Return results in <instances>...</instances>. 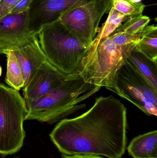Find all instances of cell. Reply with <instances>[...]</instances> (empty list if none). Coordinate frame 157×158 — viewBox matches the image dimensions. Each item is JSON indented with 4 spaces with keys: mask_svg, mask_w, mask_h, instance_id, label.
Here are the masks:
<instances>
[{
    "mask_svg": "<svg viewBox=\"0 0 157 158\" xmlns=\"http://www.w3.org/2000/svg\"><path fill=\"white\" fill-rule=\"evenodd\" d=\"M127 110L114 97L100 96L76 118L61 120L49 134L60 152L121 158L127 145Z\"/></svg>",
    "mask_w": 157,
    "mask_h": 158,
    "instance_id": "1",
    "label": "cell"
},
{
    "mask_svg": "<svg viewBox=\"0 0 157 158\" xmlns=\"http://www.w3.org/2000/svg\"><path fill=\"white\" fill-rule=\"evenodd\" d=\"M142 31L134 34L112 33L103 39L90 54L83 57L73 74L79 76L85 82L109 90L116 73L135 49Z\"/></svg>",
    "mask_w": 157,
    "mask_h": 158,
    "instance_id": "2",
    "label": "cell"
},
{
    "mask_svg": "<svg viewBox=\"0 0 157 158\" xmlns=\"http://www.w3.org/2000/svg\"><path fill=\"white\" fill-rule=\"evenodd\" d=\"M99 86L85 82L79 76L68 75L61 84L27 107L25 120L52 124L83 108L79 103L99 91Z\"/></svg>",
    "mask_w": 157,
    "mask_h": 158,
    "instance_id": "3",
    "label": "cell"
},
{
    "mask_svg": "<svg viewBox=\"0 0 157 158\" xmlns=\"http://www.w3.org/2000/svg\"><path fill=\"white\" fill-rule=\"evenodd\" d=\"M37 37L47 61L66 76L77 70L88 49L59 20L43 28Z\"/></svg>",
    "mask_w": 157,
    "mask_h": 158,
    "instance_id": "4",
    "label": "cell"
},
{
    "mask_svg": "<svg viewBox=\"0 0 157 158\" xmlns=\"http://www.w3.org/2000/svg\"><path fill=\"white\" fill-rule=\"evenodd\" d=\"M27 108L19 91L0 82V154L19 151L26 131L23 123Z\"/></svg>",
    "mask_w": 157,
    "mask_h": 158,
    "instance_id": "5",
    "label": "cell"
},
{
    "mask_svg": "<svg viewBox=\"0 0 157 158\" xmlns=\"http://www.w3.org/2000/svg\"><path fill=\"white\" fill-rule=\"evenodd\" d=\"M110 91L135 105L149 116H157V90L126 59L116 73Z\"/></svg>",
    "mask_w": 157,
    "mask_h": 158,
    "instance_id": "6",
    "label": "cell"
},
{
    "mask_svg": "<svg viewBox=\"0 0 157 158\" xmlns=\"http://www.w3.org/2000/svg\"><path fill=\"white\" fill-rule=\"evenodd\" d=\"M112 6L110 0H91L67 10L59 20L88 48L102 16L109 13Z\"/></svg>",
    "mask_w": 157,
    "mask_h": 158,
    "instance_id": "7",
    "label": "cell"
},
{
    "mask_svg": "<svg viewBox=\"0 0 157 158\" xmlns=\"http://www.w3.org/2000/svg\"><path fill=\"white\" fill-rule=\"evenodd\" d=\"M91 0H32L28 10L29 28L36 35L59 20L67 10Z\"/></svg>",
    "mask_w": 157,
    "mask_h": 158,
    "instance_id": "8",
    "label": "cell"
},
{
    "mask_svg": "<svg viewBox=\"0 0 157 158\" xmlns=\"http://www.w3.org/2000/svg\"><path fill=\"white\" fill-rule=\"evenodd\" d=\"M37 37L29 28L28 11L10 14L0 19V53L24 47Z\"/></svg>",
    "mask_w": 157,
    "mask_h": 158,
    "instance_id": "9",
    "label": "cell"
},
{
    "mask_svg": "<svg viewBox=\"0 0 157 158\" xmlns=\"http://www.w3.org/2000/svg\"><path fill=\"white\" fill-rule=\"evenodd\" d=\"M66 77L48 61L41 65L23 88V98L27 108L60 85Z\"/></svg>",
    "mask_w": 157,
    "mask_h": 158,
    "instance_id": "10",
    "label": "cell"
},
{
    "mask_svg": "<svg viewBox=\"0 0 157 158\" xmlns=\"http://www.w3.org/2000/svg\"><path fill=\"white\" fill-rule=\"evenodd\" d=\"M13 51L23 71L25 86L35 71L48 61L41 48L38 37L29 44Z\"/></svg>",
    "mask_w": 157,
    "mask_h": 158,
    "instance_id": "11",
    "label": "cell"
},
{
    "mask_svg": "<svg viewBox=\"0 0 157 158\" xmlns=\"http://www.w3.org/2000/svg\"><path fill=\"white\" fill-rule=\"evenodd\" d=\"M128 153L134 158H157L156 130L134 138L127 148Z\"/></svg>",
    "mask_w": 157,
    "mask_h": 158,
    "instance_id": "12",
    "label": "cell"
},
{
    "mask_svg": "<svg viewBox=\"0 0 157 158\" xmlns=\"http://www.w3.org/2000/svg\"><path fill=\"white\" fill-rule=\"evenodd\" d=\"M127 20L128 19L124 15L117 11L112 6L107 20L101 27L98 28L97 35L90 44L85 56L90 54L100 41L111 35L123 22Z\"/></svg>",
    "mask_w": 157,
    "mask_h": 158,
    "instance_id": "13",
    "label": "cell"
},
{
    "mask_svg": "<svg viewBox=\"0 0 157 158\" xmlns=\"http://www.w3.org/2000/svg\"><path fill=\"white\" fill-rule=\"evenodd\" d=\"M157 90V63L135 49L127 58Z\"/></svg>",
    "mask_w": 157,
    "mask_h": 158,
    "instance_id": "14",
    "label": "cell"
},
{
    "mask_svg": "<svg viewBox=\"0 0 157 158\" xmlns=\"http://www.w3.org/2000/svg\"><path fill=\"white\" fill-rule=\"evenodd\" d=\"M135 50L157 63V27L155 25L147 26L142 31L141 39Z\"/></svg>",
    "mask_w": 157,
    "mask_h": 158,
    "instance_id": "15",
    "label": "cell"
},
{
    "mask_svg": "<svg viewBox=\"0 0 157 158\" xmlns=\"http://www.w3.org/2000/svg\"><path fill=\"white\" fill-rule=\"evenodd\" d=\"M1 54L5 55L7 58V69L5 82L10 87L19 91L25 87L23 71L13 51H3Z\"/></svg>",
    "mask_w": 157,
    "mask_h": 158,
    "instance_id": "16",
    "label": "cell"
},
{
    "mask_svg": "<svg viewBox=\"0 0 157 158\" xmlns=\"http://www.w3.org/2000/svg\"><path fill=\"white\" fill-rule=\"evenodd\" d=\"M112 6L127 17L134 18L143 15L146 6L143 3H134L131 0H110Z\"/></svg>",
    "mask_w": 157,
    "mask_h": 158,
    "instance_id": "17",
    "label": "cell"
},
{
    "mask_svg": "<svg viewBox=\"0 0 157 158\" xmlns=\"http://www.w3.org/2000/svg\"><path fill=\"white\" fill-rule=\"evenodd\" d=\"M149 17L145 15L139 16L132 19H130L124 21L123 24L119 26L112 33L117 32L134 34L140 32L148 25L150 21Z\"/></svg>",
    "mask_w": 157,
    "mask_h": 158,
    "instance_id": "18",
    "label": "cell"
},
{
    "mask_svg": "<svg viewBox=\"0 0 157 158\" xmlns=\"http://www.w3.org/2000/svg\"><path fill=\"white\" fill-rule=\"evenodd\" d=\"M20 0H1L0 19L11 13L13 8Z\"/></svg>",
    "mask_w": 157,
    "mask_h": 158,
    "instance_id": "19",
    "label": "cell"
},
{
    "mask_svg": "<svg viewBox=\"0 0 157 158\" xmlns=\"http://www.w3.org/2000/svg\"><path fill=\"white\" fill-rule=\"evenodd\" d=\"M32 0H20L14 6L10 14H18L28 11Z\"/></svg>",
    "mask_w": 157,
    "mask_h": 158,
    "instance_id": "20",
    "label": "cell"
},
{
    "mask_svg": "<svg viewBox=\"0 0 157 158\" xmlns=\"http://www.w3.org/2000/svg\"><path fill=\"white\" fill-rule=\"evenodd\" d=\"M61 158H105L101 156L91 155H66L63 154Z\"/></svg>",
    "mask_w": 157,
    "mask_h": 158,
    "instance_id": "21",
    "label": "cell"
},
{
    "mask_svg": "<svg viewBox=\"0 0 157 158\" xmlns=\"http://www.w3.org/2000/svg\"><path fill=\"white\" fill-rule=\"evenodd\" d=\"M142 0H131V2L134 3H139Z\"/></svg>",
    "mask_w": 157,
    "mask_h": 158,
    "instance_id": "22",
    "label": "cell"
},
{
    "mask_svg": "<svg viewBox=\"0 0 157 158\" xmlns=\"http://www.w3.org/2000/svg\"><path fill=\"white\" fill-rule=\"evenodd\" d=\"M2 68L1 67V66H0V77L2 76Z\"/></svg>",
    "mask_w": 157,
    "mask_h": 158,
    "instance_id": "23",
    "label": "cell"
},
{
    "mask_svg": "<svg viewBox=\"0 0 157 158\" xmlns=\"http://www.w3.org/2000/svg\"><path fill=\"white\" fill-rule=\"evenodd\" d=\"M12 158H20V157H19V156H14V157Z\"/></svg>",
    "mask_w": 157,
    "mask_h": 158,
    "instance_id": "24",
    "label": "cell"
},
{
    "mask_svg": "<svg viewBox=\"0 0 157 158\" xmlns=\"http://www.w3.org/2000/svg\"><path fill=\"white\" fill-rule=\"evenodd\" d=\"M0 1H1V0H0Z\"/></svg>",
    "mask_w": 157,
    "mask_h": 158,
    "instance_id": "25",
    "label": "cell"
}]
</instances>
